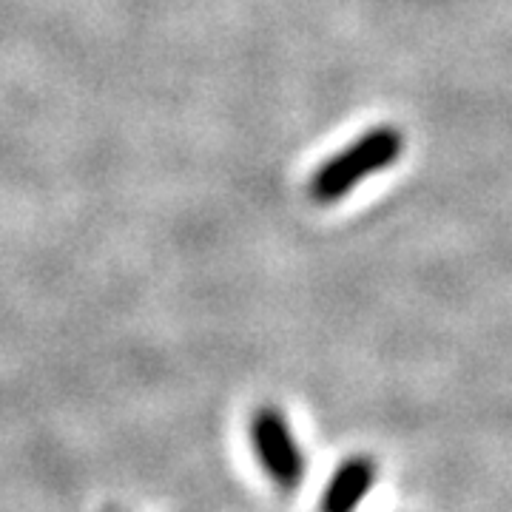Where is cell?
Here are the masks:
<instances>
[{
    "label": "cell",
    "instance_id": "obj_1",
    "mask_svg": "<svg viewBox=\"0 0 512 512\" xmlns=\"http://www.w3.org/2000/svg\"><path fill=\"white\" fill-rule=\"evenodd\" d=\"M404 151V134L396 126H376L356 137L345 151L333 154L328 163L313 171L308 194L319 205L348 197L356 185L399 163Z\"/></svg>",
    "mask_w": 512,
    "mask_h": 512
},
{
    "label": "cell",
    "instance_id": "obj_2",
    "mask_svg": "<svg viewBox=\"0 0 512 512\" xmlns=\"http://www.w3.org/2000/svg\"><path fill=\"white\" fill-rule=\"evenodd\" d=\"M251 441L265 473L276 487L296 490L305 476V456L299 441L293 439L291 424L276 407H259L251 419Z\"/></svg>",
    "mask_w": 512,
    "mask_h": 512
},
{
    "label": "cell",
    "instance_id": "obj_3",
    "mask_svg": "<svg viewBox=\"0 0 512 512\" xmlns=\"http://www.w3.org/2000/svg\"><path fill=\"white\" fill-rule=\"evenodd\" d=\"M376 481V467L365 456H356L345 461L336 476L330 478L325 498H322V512H353L359 501L370 493Z\"/></svg>",
    "mask_w": 512,
    "mask_h": 512
}]
</instances>
